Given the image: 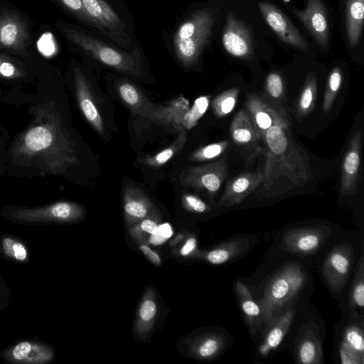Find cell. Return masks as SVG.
<instances>
[{
  "mask_svg": "<svg viewBox=\"0 0 364 364\" xmlns=\"http://www.w3.org/2000/svg\"><path fill=\"white\" fill-rule=\"evenodd\" d=\"M263 143L262 196L267 199L281 196L313 179L309 158L294 139L287 117L266 131Z\"/></svg>",
  "mask_w": 364,
  "mask_h": 364,
  "instance_id": "cell-1",
  "label": "cell"
},
{
  "mask_svg": "<svg viewBox=\"0 0 364 364\" xmlns=\"http://www.w3.org/2000/svg\"><path fill=\"white\" fill-rule=\"evenodd\" d=\"M214 8L194 11L176 28L173 48L178 61L186 68L195 65L207 44L217 18Z\"/></svg>",
  "mask_w": 364,
  "mask_h": 364,
  "instance_id": "cell-2",
  "label": "cell"
},
{
  "mask_svg": "<svg viewBox=\"0 0 364 364\" xmlns=\"http://www.w3.org/2000/svg\"><path fill=\"white\" fill-rule=\"evenodd\" d=\"M306 279L304 267L296 262L285 264L272 275L258 301L265 323L284 311L301 291Z\"/></svg>",
  "mask_w": 364,
  "mask_h": 364,
  "instance_id": "cell-3",
  "label": "cell"
},
{
  "mask_svg": "<svg viewBox=\"0 0 364 364\" xmlns=\"http://www.w3.org/2000/svg\"><path fill=\"white\" fill-rule=\"evenodd\" d=\"M63 31L70 42L91 58L126 74H141L140 55L136 48L128 53L80 30L63 27Z\"/></svg>",
  "mask_w": 364,
  "mask_h": 364,
  "instance_id": "cell-4",
  "label": "cell"
},
{
  "mask_svg": "<svg viewBox=\"0 0 364 364\" xmlns=\"http://www.w3.org/2000/svg\"><path fill=\"white\" fill-rule=\"evenodd\" d=\"M227 171L226 160L221 159L203 165L188 167L181 171L179 181L183 187L213 197L225 179Z\"/></svg>",
  "mask_w": 364,
  "mask_h": 364,
  "instance_id": "cell-5",
  "label": "cell"
},
{
  "mask_svg": "<svg viewBox=\"0 0 364 364\" xmlns=\"http://www.w3.org/2000/svg\"><path fill=\"white\" fill-rule=\"evenodd\" d=\"M331 234L330 227L320 224L290 229L281 237L279 247L289 253L312 255L318 251Z\"/></svg>",
  "mask_w": 364,
  "mask_h": 364,
  "instance_id": "cell-6",
  "label": "cell"
},
{
  "mask_svg": "<svg viewBox=\"0 0 364 364\" xmlns=\"http://www.w3.org/2000/svg\"><path fill=\"white\" fill-rule=\"evenodd\" d=\"M354 261L353 249L350 245L341 242L326 255L321 267L322 276L334 292H341L348 279Z\"/></svg>",
  "mask_w": 364,
  "mask_h": 364,
  "instance_id": "cell-7",
  "label": "cell"
},
{
  "mask_svg": "<svg viewBox=\"0 0 364 364\" xmlns=\"http://www.w3.org/2000/svg\"><path fill=\"white\" fill-rule=\"evenodd\" d=\"M55 357L52 346L35 338L16 341L0 352L1 359L10 364H48Z\"/></svg>",
  "mask_w": 364,
  "mask_h": 364,
  "instance_id": "cell-8",
  "label": "cell"
},
{
  "mask_svg": "<svg viewBox=\"0 0 364 364\" xmlns=\"http://www.w3.org/2000/svg\"><path fill=\"white\" fill-rule=\"evenodd\" d=\"M90 14L106 31L107 37L119 47L128 48L131 40L126 31V25L104 0H82Z\"/></svg>",
  "mask_w": 364,
  "mask_h": 364,
  "instance_id": "cell-9",
  "label": "cell"
},
{
  "mask_svg": "<svg viewBox=\"0 0 364 364\" xmlns=\"http://www.w3.org/2000/svg\"><path fill=\"white\" fill-rule=\"evenodd\" d=\"M363 134L358 130L352 136L341 166L340 193L343 196L355 195L361 181V149Z\"/></svg>",
  "mask_w": 364,
  "mask_h": 364,
  "instance_id": "cell-10",
  "label": "cell"
},
{
  "mask_svg": "<svg viewBox=\"0 0 364 364\" xmlns=\"http://www.w3.org/2000/svg\"><path fill=\"white\" fill-rule=\"evenodd\" d=\"M235 144L246 151L249 159L263 152V138L247 110H240L234 117L230 129Z\"/></svg>",
  "mask_w": 364,
  "mask_h": 364,
  "instance_id": "cell-11",
  "label": "cell"
},
{
  "mask_svg": "<svg viewBox=\"0 0 364 364\" xmlns=\"http://www.w3.org/2000/svg\"><path fill=\"white\" fill-rule=\"evenodd\" d=\"M222 43L225 50L232 56L250 58L253 54V41L250 30L231 13L226 17Z\"/></svg>",
  "mask_w": 364,
  "mask_h": 364,
  "instance_id": "cell-12",
  "label": "cell"
},
{
  "mask_svg": "<svg viewBox=\"0 0 364 364\" xmlns=\"http://www.w3.org/2000/svg\"><path fill=\"white\" fill-rule=\"evenodd\" d=\"M258 7L267 24L283 42L301 50H306L307 43L281 10L263 1L258 4Z\"/></svg>",
  "mask_w": 364,
  "mask_h": 364,
  "instance_id": "cell-13",
  "label": "cell"
},
{
  "mask_svg": "<svg viewBox=\"0 0 364 364\" xmlns=\"http://www.w3.org/2000/svg\"><path fill=\"white\" fill-rule=\"evenodd\" d=\"M30 43V34L23 19L13 12L0 15V48L22 52Z\"/></svg>",
  "mask_w": 364,
  "mask_h": 364,
  "instance_id": "cell-14",
  "label": "cell"
},
{
  "mask_svg": "<svg viewBox=\"0 0 364 364\" xmlns=\"http://www.w3.org/2000/svg\"><path fill=\"white\" fill-rule=\"evenodd\" d=\"M263 177L261 170L240 173L227 183L217 208H231L241 203L261 186Z\"/></svg>",
  "mask_w": 364,
  "mask_h": 364,
  "instance_id": "cell-15",
  "label": "cell"
},
{
  "mask_svg": "<svg viewBox=\"0 0 364 364\" xmlns=\"http://www.w3.org/2000/svg\"><path fill=\"white\" fill-rule=\"evenodd\" d=\"M299 20L323 48L328 44V26L325 6L321 0H306V7L295 10Z\"/></svg>",
  "mask_w": 364,
  "mask_h": 364,
  "instance_id": "cell-16",
  "label": "cell"
},
{
  "mask_svg": "<svg viewBox=\"0 0 364 364\" xmlns=\"http://www.w3.org/2000/svg\"><path fill=\"white\" fill-rule=\"evenodd\" d=\"M295 355L299 363H322L323 354L318 329L313 321L300 328L296 341Z\"/></svg>",
  "mask_w": 364,
  "mask_h": 364,
  "instance_id": "cell-17",
  "label": "cell"
},
{
  "mask_svg": "<svg viewBox=\"0 0 364 364\" xmlns=\"http://www.w3.org/2000/svg\"><path fill=\"white\" fill-rule=\"evenodd\" d=\"M154 209L148 196L139 187L128 184L123 193V211L125 223L132 226L147 217Z\"/></svg>",
  "mask_w": 364,
  "mask_h": 364,
  "instance_id": "cell-18",
  "label": "cell"
},
{
  "mask_svg": "<svg viewBox=\"0 0 364 364\" xmlns=\"http://www.w3.org/2000/svg\"><path fill=\"white\" fill-rule=\"evenodd\" d=\"M189 107L188 100L180 97L166 105H154L148 119L179 133L185 131L183 121Z\"/></svg>",
  "mask_w": 364,
  "mask_h": 364,
  "instance_id": "cell-19",
  "label": "cell"
},
{
  "mask_svg": "<svg viewBox=\"0 0 364 364\" xmlns=\"http://www.w3.org/2000/svg\"><path fill=\"white\" fill-rule=\"evenodd\" d=\"M294 316V309L289 308L266 323L264 336L258 348L260 355H267L281 344L291 325Z\"/></svg>",
  "mask_w": 364,
  "mask_h": 364,
  "instance_id": "cell-20",
  "label": "cell"
},
{
  "mask_svg": "<svg viewBox=\"0 0 364 364\" xmlns=\"http://www.w3.org/2000/svg\"><path fill=\"white\" fill-rule=\"evenodd\" d=\"M77 95L80 109L90 125L100 134L105 127L100 109L95 103L87 81L84 75L77 69L75 72Z\"/></svg>",
  "mask_w": 364,
  "mask_h": 364,
  "instance_id": "cell-21",
  "label": "cell"
},
{
  "mask_svg": "<svg viewBox=\"0 0 364 364\" xmlns=\"http://www.w3.org/2000/svg\"><path fill=\"white\" fill-rule=\"evenodd\" d=\"M246 107L262 138L267 130L287 117L283 112H279L255 95H248Z\"/></svg>",
  "mask_w": 364,
  "mask_h": 364,
  "instance_id": "cell-22",
  "label": "cell"
},
{
  "mask_svg": "<svg viewBox=\"0 0 364 364\" xmlns=\"http://www.w3.org/2000/svg\"><path fill=\"white\" fill-rule=\"evenodd\" d=\"M227 341V337L221 333L208 332L201 334L191 340L190 353L198 360H212L223 351Z\"/></svg>",
  "mask_w": 364,
  "mask_h": 364,
  "instance_id": "cell-23",
  "label": "cell"
},
{
  "mask_svg": "<svg viewBox=\"0 0 364 364\" xmlns=\"http://www.w3.org/2000/svg\"><path fill=\"white\" fill-rule=\"evenodd\" d=\"M250 247L248 238H233L203 252L201 257L211 264H223L242 255Z\"/></svg>",
  "mask_w": 364,
  "mask_h": 364,
  "instance_id": "cell-24",
  "label": "cell"
},
{
  "mask_svg": "<svg viewBox=\"0 0 364 364\" xmlns=\"http://www.w3.org/2000/svg\"><path fill=\"white\" fill-rule=\"evenodd\" d=\"M0 257L13 263L27 264L31 260L30 245L21 237L4 233L0 236Z\"/></svg>",
  "mask_w": 364,
  "mask_h": 364,
  "instance_id": "cell-25",
  "label": "cell"
},
{
  "mask_svg": "<svg viewBox=\"0 0 364 364\" xmlns=\"http://www.w3.org/2000/svg\"><path fill=\"white\" fill-rule=\"evenodd\" d=\"M235 292L245 320L254 333L264 322L261 307L247 287L240 279L235 282Z\"/></svg>",
  "mask_w": 364,
  "mask_h": 364,
  "instance_id": "cell-26",
  "label": "cell"
},
{
  "mask_svg": "<svg viewBox=\"0 0 364 364\" xmlns=\"http://www.w3.org/2000/svg\"><path fill=\"white\" fill-rule=\"evenodd\" d=\"M159 306L154 291L147 290L138 309L135 332L140 337H145L152 329L156 321Z\"/></svg>",
  "mask_w": 364,
  "mask_h": 364,
  "instance_id": "cell-27",
  "label": "cell"
},
{
  "mask_svg": "<svg viewBox=\"0 0 364 364\" xmlns=\"http://www.w3.org/2000/svg\"><path fill=\"white\" fill-rule=\"evenodd\" d=\"M117 91L122 101L133 112L149 118L154 105L135 85L129 82H122L117 85Z\"/></svg>",
  "mask_w": 364,
  "mask_h": 364,
  "instance_id": "cell-28",
  "label": "cell"
},
{
  "mask_svg": "<svg viewBox=\"0 0 364 364\" xmlns=\"http://www.w3.org/2000/svg\"><path fill=\"white\" fill-rule=\"evenodd\" d=\"M346 33L350 46L355 48L360 41L363 18L364 0H346Z\"/></svg>",
  "mask_w": 364,
  "mask_h": 364,
  "instance_id": "cell-29",
  "label": "cell"
},
{
  "mask_svg": "<svg viewBox=\"0 0 364 364\" xmlns=\"http://www.w3.org/2000/svg\"><path fill=\"white\" fill-rule=\"evenodd\" d=\"M317 94V81L314 73L306 76L305 84L299 96L296 106V117L303 119L313 110Z\"/></svg>",
  "mask_w": 364,
  "mask_h": 364,
  "instance_id": "cell-30",
  "label": "cell"
},
{
  "mask_svg": "<svg viewBox=\"0 0 364 364\" xmlns=\"http://www.w3.org/2000/svg\"><path fill=\"white\" fill-rule=\"evenodd\" d=\"M349 305L351 316L358 317L356 309H363L364 306V257L362 252L358 264L353 282H352Z\"/></svg>",
  "mask_w": 364,
  "mask_h": 364,
  "instance_id": "cell-31",
  "label": "cell"
},
{
  "mask_svg": "<svg viewBox=\"0 0 364 364\" xmlns=\"http://www.w3.org/2000/svg\"><path fill=\"white\" fill-rule=\"evenodd\" d=\"M187 140V134L186 131H182L178 133V136L176 141L167 148L163 149L155 155L144 157L142 159V163L152 167L159 168L170 159H171L176 154L180 152L184 146Z\"/></svg>",
  "mask_w": 364,
  "mask_h": 364,
  "instance_id": "cell-32",
  "label": "cell"
},
{
  "mask_svg": "<svg viewBox=\"0 0 364 364\" xmlns=\"http://www.w3.org/2000/svg\"><path fill=\"white\" fill-rule=\"evenodd\" d=\"M240 89L232 87L218 95L213 102V109L215 115L224 117L235 108Z\"/></svg>",
  "mask_w": 364,
  "mask_h": 364,
  "instance_id": "cell-33",
  "label": "cell"
},
{
  "mask_svg": "<svg viewBox=\"0 0 364 364\" xmlns=\"http://www.w3.org/2000/svg\"><path fill=\"white\" fill-rule=\"evenodd\" d=\"M342 83V72L339 67H335L331 72L323 100V110L328 113L331 109Z\"/></svg>",
  "mask_w": 364,
  "mask_h": 364,
  "instance_id": "cell-34",
  "label": "cell"
},
{
  "mask_svg": "<svg viewBox=\"0 0 364 364\" xmlns=\"http://www.w3.org/2000/svg\"><path fill=\"white\" fill-rule=\"evenodd\" d=\"M210 99V97L208 95L200 96L196 99L184 116L183 125L185 131L193 128L205 114L209 106Z\"/></svg>",
  "mask_w": 364,
  "mask_h": 364,
  "instance_id": "cell-35",
  "label": "cell"
},
{
  "mask_svg": "<svg viewBox=\"0 0 364 364\" xmlns=\"http://www.w3.org/2000/svg\"><path fill=\"white\" fill-rule=\"evenodd\" d=\"M63 6L81 21L107 36L105 30L85 10L82 0H59Z\"/></svg>",
  "mask_w": 364,
  "mask_h": 364,
  "instance_id": "cell-36",
  "label": "cell"
},
{
  "mask_svg": "<svg viewBox=\"0 0 364 364\" xmlns=\"http://www.w3.org/2000/svg\"><path fill=\"white\" fill-rule=\"evenodd\" d=\"M228 146L227 141L210 144L196 150L190 156V159L197 162L208 161L221 156Z\"/></svg>",
  "mask_w": 364,
  "mask_h": 364,
  "instance_id": "cell-37",
  "label": "cell"
},
{
  "mask_svg": "<svg viewBox=\"0 0 364 364\" xmlns=\"http://www.w3.org/2000/svg\"><path fill=\"white\" fill-rule=\"evenodd\" d=\"M52 140L51 133L46 128L42 127L31 129L25 139L27 146L33 151L47 148L51 144Z\"/></svg>",
  "mask_w": 364,
  "mask_h": 364,
  "instance_id": "cell-38",
  "label": "cell"
},
{
  "mask_svg": "<svg viewBox=\"0 0 364 364\" xmlns=\"http://www.w3.org/2000/svg\"><path fill=\"white\" fill-rule=\"evenodd\" d=\"M342 341L350 348L364 355L363 331L355 325H348L344 330Z\"/></svg>",
  "mask_w": 364,
  "mask_h": 364,
  "instance_id": "cell-39",
  "label": "cell"
},
{
  "mask_svg": "<svg viewBox=\"0 0 364 364\" xmlns=\"http://www.w3.org/2000/svg\"><path fill=\"white\" fill-rule=\"evenodd\" d=\"M160 220V215L157 210L154 208L151 213L145 218L142 219L130 229L131 234L140 232L147 236L153 235L158 228Z\"/></svg>",
  "mask_w": 364,
  "mask_h": 364,
  "instance_id": "cell-40",
  "label": "cell"
},
{
  "mask_svg": "<svg viewBox=\"0 0 364 364\" xmlns=\"http://www.w3.org/2000/svg\"><path fill=\"white\" fill-rule=\"evenodd\" d=\"M182 205L184 209L195 213H203L212 209V208L201 198L191 193H186L183 196Z\"/></svg>",
  "mask_w": 364,
  "mask_h": 364,
  "instance_id": "cell-41",
  "label": "cell"
},
{
  "mask_svg": "<svg viewBox=\"0 0 364 364\" xmlns=\"http://www.w3.org/2000/svg\"><path fill=\"white\" fill-rule=\"evenodd\" d=\"M267 93L274 99H279L284 95V82L281 75L277 73H269L265 81Z\"/></svg>",
  "mask_w": 364,
  "mask_h": 364,
  "instance_id": "cell-42",
  "label": "cell"
},
{
  "mask_svg": "<svg viewBox=\"0 0 364 364\" xmlns=\"http://www.w3.org/2000/svg\"><path fill=\"white\" fill-rule=\"evenodd\" d=\"M173 234V230L170 223H159L157 230L149 236L147 241L149 244L154 246L161 245L171 238Z\"/></svg>",
  "mask_w": 364,
  "mask_h": 364,
  "instance_id": "cell-43",
  "label": "cell"
},
{
  "mask_svg": "<svg viewBox=\"0 0 364 364\" xmlns=\"http://www.w3.org/2000/svg\"><path fill=\"white\" fill-rule=\"evenodd\" d=\"M339 355L342 364H363L364 363V355L350 348L343 341L340 343Z\"/></svg>",
  "mask_w": 364,
  "mask_h": 364,
  "instance_id": "cell-44",
  "label": "cell"
},
{
  "mask_svg": "<svg viewBox=\"0 0 364 364\" xmlns=\"http://www.w3.org/2000/svg\"><path fill=\"white\" fill-rule=\"evenodd\" d=\"M55 43L50 33H44L38 41L39 51L46 56H50L55 52Z\"/></svg>",
  "mask_w": 364,
  "mask_h": 364,
  "instance_id": "cell-45",
  "label": "cell"
},
{
  "mask_svg": "<svg viewBox=\"0 0 364 364\" xmlns=\"http://www.w3.org/2000/svg\"><path fill=\"white\" fill-rule=\"evenodd\" d=\"M11 291L0 272V311L5 310L10 303Z\"/></svg>",
  "mask_w": 364,
  "mask_h": 364,
  "instance_id": "cell-46",
  "label": "cell"
},
{
  "mask_svg": "<svg viewBox=\"0 0 364 364\" xmlns=\"http://www.w3.org/2000/svg\"><path fill=\"white\" fill-rule=\"evenodd\" d=\"M139 249L153 265L156 267L161 266L162 260L160 255L148 245L141 243L139 246Z\"/></svg>",
  "mask_w": 364,
  "mask_h": 364,
  "instance_id": "cell-47",
  "label": "cell"
},
{
  "mask_svg": "<svg viewBox=\"0 0 364 364\" xmlns=\"http://www.w3.org/2000/svg\"><path fill=\"white\" fill-rule=\"evenodd\" d=\"M197 248V239L195 236H189L179 250L181 257L191 255Z\"/></svg>",
  "mask_w": 364,
  "mask_h": 364,
  "instance_id": "cell-48",
  "label": "cell"
},
{
  "mask_svg": "<svg viewBox=\"0 0 364 364\" xmlns=\"http://www.w3.org/2000/svg\"><path fill=\"white\" fill-rule=\"evenodd\" d=\"M16 71V68L13 63L6 60L0 55V75L4 77H11Z\"/></svg>",
  "mask_w": 364,
  "mask_h": 364,
  "instance_id": "cell-49",
  "label": "cell"
}]
</instances>
